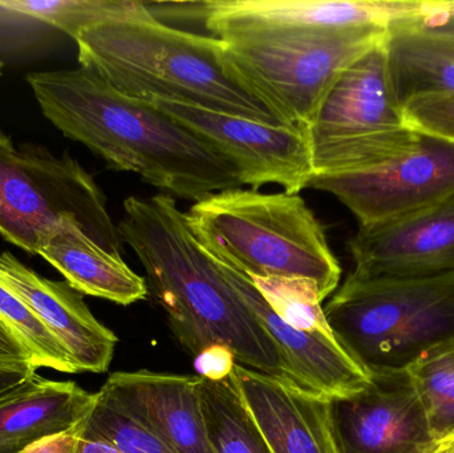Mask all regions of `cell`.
<instances>
[{
    "instance_id": "24",
    "label": "cell",
    "mask_w": 454,
    "mask_h": 453,
    "mask_svg": "<svg viewBox=\"0 0 454 453\" xmlns=\"http://www.w3.org/2000/svg\"><path fill=\"white\" fill-rule=\"evenodd\" d=\"M136 0H7L0 8L44 21L74 39L85 27L104 19L122 15L135 5Z\"/></svg>"
},
{
    "instance_id": "5",
    "label": "cell",
    "mask_w": 454,
    "mask_h": 453,
    "mask_svg": "<svg viewBox=\"0 0 454 453\" xmlns=\"http://www.w3.org/2000/svg\"><path fill=\"white\" fill-rule=\"evenodd\" d=\"M323 310L339 345L370 377L408 372L454 346V276H348Z\"/></svg>"
},
{
    "instance_id": "2",
    "label": "cell",
    "mask_w": 454,
    "mask_h": 453,
    "mask_svg": "<svg viewBox=\"0 0 454 453\" xmlns=\"http://www.w3.org/2000/svg\"><path fill=\"white\" fill-rule=\"evenodd\" d=\"M117 229L145 269L149 293L176 340L194 359L223 348L246 369L293 382L271 338L200 246L172 196L129 197Z\"/></svg>"
},
{
    "instance_id": "8",
    "label": "cell",
    "mask_w": 454,
    "mask_h": 453,
    "mask_svg": "<svg viewBox=\"0 0 454 453\" xmlns=\"http://www.w3.org/2000/svg\"><path fill=\"white\" fill-rule=\"evenodd\" d=\"M66 218L96 244L121 255L119 229L95 178L68 154L55 156L36 144L15 146L0 130V236L37 255Z\"/></svg>"
},
{
    "instance_id": "13",
    "label": "cell",
    "mask_w": 454,
    "mask_h": 453,
    "mask_svg": "<svg viewBox=\"0 0 454 453\" xmlns=\"http://www.w3.org/2000/svg\"><path fill=\"white\" fill-rule=\"evenodd\" d=\"M356 279L454 276V197L410 217L359 226L349 239Z\"/></svg>"
},
{
    "instance_id": "33",
    "label": "cell",
    "mask_w": 454,
    "mask_h": 453,
    "mask_svg": "<svg viewBox=\"0 0 454 453\" xmlns=\"http://www.w3.org/2000/svg\"><path fill=\"white\" fill-rule=\"evenodd\" d=\"M3 66H4V64H3V61L0 60V76H2Z\"/></svg>"
},
{
    "instance_id": "20",
    "label": "cell",
    "mask_w": 454,
    "mask_h": 453,
    "mask_svg": "<svg viewBox=\"0 0 454 453\" xmlns=\"http://www.w3.org/2000/svg\"><path fill=\"white\" fill-rule=\"evenodd\" d=\"M387 58L397 100L454 93V35L434 34L412 24L387 32Z\"/></svg>"
},
{
    "instance_id": "17",
    "label": "cell",
    "mask_w": 454,
    "mask_h": 453,
    "mask_svg": "<svg viewBox=\"0 0 454 453\" xmlns=\"http://www.w3.org/2000/svg\"><path fill=\"white\" fill-rule=\"evenodd\" d=\"M234 372L243 399L272 453H336L327 399L238 363Z\"/></svg>"
},
{
    "instance_id": "14",
    "label": "cell",
    "mask_w": 454,
    "mask_h": 453,
    "mask_svg": "<svg viewBox=\"0 0 454 453\" xmlns=\"http://www.w3.org/2000/svg\"><path fill=\"white\" fill-rule=\"evenodd\" d=\"M215 262L271 338L294 385L325 399L352 395L368 385L370 375L343 350L330 327L303 330L287 324L247 276Z\"/></svg>"
},
{
    "instance_id": "18",
    "label": "cell",
    "mask_w": 454,
    "mask_h": 453,
    "mask_svg": "<svg viewBox=\"0 0 454 453\" xmlns=\"http://www.w3.org/2000/svg\"><path fill=\"white\" fill-rule=\"evenodd\" d=\"M40 257L60 271L80 294L129 306L148 297L145 278L96 244L71 218L59 223L39 250Z\"/></svg>"
},
{
    "instance_id": "23",
    "label": "cell",
    "mask_w": 454,
    "mask_h": 453,
    "mask_svg": "<svg viewBox=\"0 0 454 453\" xmlns=\"http://www.w3.org/2000/svg\"><path fill=\"white\" fill-rule=\"evenodd\" d=\"M408 374L436 441L454 436V346L419 362Z\"/></svg>"
},
{
    "instance_id": "26",
    "label": "cell",
    "mask_w": 454,
    "mask_h": 453,
    "mask_svg": "<svg viewBox=\"0 0 454 453\" xmlns=\"http://www.w3.org/2000/svg\"><path fill=\"white\" fill-rule=\"evenodd\" d=\"M403 108L418 132L454 141V93L413 98Z\"/></svg>"
},
{
    "instance_id": "27",
    "label": "cell",
    "mask_w": 454,
    "mask_h": 453,
    "mask_svg": "<svg viewBox=\"0 0 454 453\" xmlns=\"http://www.w3.org/2000/svg\"><path fill=\"white\" fill-rule=\"evenodd\" d=\"M87 419L72 426L68 430L43 436L19 453H74L84 433Z\"/></svg>"
},
{
    "instance_id": "15",
    "label": "cell",
    "mask_w": 454,
    "mask_h": 453,
    "mask_svg": "<svg viewBox=\"0 0 454 453\" xmlns=\"http://www.w3.org/2000/svg\"><path fill=\"white\" fill-rule=\"evenodd\" d=\"M98 395L176 453H215L202 414L200 375L114 372Z\"/></svg>"
},
{
    "instance_id": "16",
    "label": "cell",
    "mask_w": 454,
    "mask_h": 453,
    "mask_svg": "<svg viewBox=\"0 0 454 453\" xmlns=\"http://www.w3.org/2000/svg\"><path fill=\"white\" fill-rule=\"evenodd\" d=\"M0 281L60 340L77 372L101 374L109 369L117 337L95 318L74 287L44 278L10 252L0 253Z\"/></svg>"
},
{
    "instance_id": "1",
    "label": "cell",
    "mask_w": 454,
    "mask_h": 453,
    "mask_svg": "<svg viewBox=\"0 0 454 453\" xmlns=\"http://www.w3.org/2000/svg\"><path fill=\"white\" fill-rule=\"evenodd\" d=\"M27 82L45 119L66 137L164 194L196 204L243 186L238 168L201 137L82 66L32 72Z\"/></svg>"
},
{
    "instance_id": "19",
    "label": "cell",
    "mask_w": 454,
    "mask_h": 453,
    "mask_svg": "<svg viewBox=\"0 0 454 453\" xmlns=\"http://www.w3.org/2000/svg\"><path fill=\"white\" fill-rule=\"evenodd\" d=\"M96 394L74 382L35 374L0 396V453H19L43 436L61 433L90 417Z\"/></svg>"
},
{
    "instance_id": "29",
    "label": "cell",
    "mask_w": 454,
    "mask_h": 453,
    "mask_svg": "<svg viewBox=\"0 0 454 453\" xmlns=\"http://www.w3.org/2000/svg\"><path fill=\"white\" fill-rule=\"evenodd\" d=\"M36 370L29 361L0 359V396L31 379Z\"/></svg>"
},
{
    "instance_id": "6",
    "label": "cell",
    "mask_w": 454,
    "mask_h": 453,
    "mask_svg": "<svg viewBox=\"0 0 454 453\" xmlns=\"http://www.w3.org/2000/svg\"><path fill=\"white\" fill-rule=\"evenodd\" d=\"M387 32L363 26L243 35L220 39V58L283 125L304 132L339 74Z\"/></svg>"
},
{
    "instance_id": "9",
    "label": "cell",
    "mask_w": 454,
    "mask_h": 453,
    "mask_svg": "<svg viewBox=\"0 0 454 453\" xmlns=\"http://www.w3.org/2000/svg\"><path fill=\"white\" fill-rule=\"evenodd\" d=\"M420 133L396 159L360 172L312 176L307 188L346 205L359 226L410 217L454 197V141Z\"/></svg>"
},
{
    "instance_id": "25",
    "label": "cell",
    "mask_w": 454,
    "mask_h": 453,
    "mask_svg": "<svg viewBox=\"0 0 454 453\" xmlns=\"http://www.w3.org/2000/svg\"><path fill=\"white\" fill-rule=\"evenodd\" d=\"M84 433L111 444L121 453H176L148 428L103 401L98 393Z\"/></svg>"
},
{
    "instance_id": "21",
    "label": "cell",
    "mask_w": 454,
    "mask_h": 453,
    "mask_svg": "<svg viewBox=\"0 0 454 453\" xmlns=\"http://www.w3.org/2000/svg\"><path fill=\"white\" fill-rule=\"evenodd\" d=\"M200 395L215 453H272L243 399L234 367L221 378L200 377Z\"/></svg>"
},
{
    "instance_id": "28",
    "label": "cell",
    "mask_w": 454,
    "mask_h": 453,
    "mask_svg": "<svg viewBox=\"0 0 454 453\" xmlns=\"http://www.w3.org/2000/svg\"><path fill=\"white\" fill-rule=\"evenodd\" d=\"M412 26L434 34L454 35V2H428L426 12Z\"/></svg>"
},
{
    "instance_id": "31",
    "label": "cell",
    "mask_w": 454,
    "mask_h": 453,
    "mask_svg": "<svg viewBox=\"0 0 454 453\" xmlns=\"http://www.w3.org/2000/svg\"><path fill=\"white\" fill-rule=\"evenodd\" d=\"M74 453H121L117 451L114 447L111 444L106 443L104 441H100L98 438H92V436L85 435L82 433V439H80L79 444Z\"/></svg>"
},
{
    "instance_id": "32",
    "label": "cell",
    "mask_w": 454,
    "mask_h": 453,
    "mask_svg": "<svg viewBox=\"0 0 454 453\" xmlns=\"http://www.w3.org/2000/svg\"><path fill=\"white\" fill-rule=\"evenodd\" d=\"M432 453H454V436L437 441Z\"/></svg>"
},
{
    "instance_id": "10",
    "label": "cell",
    "mask_w": 454,
    "mask_h": 453,
    "mask_svg": "<svg viewBox=\"0 0 454 453\" xmlns=\"http://www.w3.org/2000/svg\"><path fill=\"white\" fill-rule=\"evenodd\" d=\"M152 104L229 159L251 191L279 185L299 194L314 176L303 130L173 101Z\"/></svg>"
},
{
    "instance_id": "12",
    "label": "cell",
    "mask_w": 454,
    "mask_h": 453,
    "mask_svg": "<svg viewBox=\"0 0 454 453\" xmlns=\"http://www.w3.org/2000/svg\"><path fill=\"white\" fill-rule=\"evenodd\" d=\"M427 5L424 0H210L204 23L217 39L363 26L389 29L416 23Z\"/></svg>"
},
{
    "instance_id": "3",
    "label": "cell",
    "mask_w": 454,
    "mask_h": 453,
    "mask_svg": "<svg viewBox=\"0 0 454 453\" xmlns=\"http://www.w3.org/2000/svg\"><path fill=\"white\" fill-rule=\"evenodd\" d=\"M74 40L80 66L128 98L188 104L283 125L226 71L220 39L156 20L143 2L85 27Z\"/></svg>"
},
{
    "instance_id": "30",
    "label": "cell",
    "mask_w": 454,
    "mask_h": 453,
    "mask_svg": "<svg viewBox=\"0 0 454 453\" xmlns=\"http://www.w3.org/2000/svg\"><path fill=\"white\" fill-rule=\"evenodd\" d=\"M0 359L31 361V354L15 332L0 319Z\"/></svg>"
},
{
    "instance_id": "11",
    "label": "cell",
    "mask_w": 454,
    "mask_h": 453,
    "mask_svg": "<svg viewBox=\"0 0 454 453\" xmlns=\"http://www.w3.org/2000/svg\"><path fill=\"white\" fill-rule=\"evenodd\" d=\"M336 453H432L437 441L408 372L371 375L359 393L327 399Z\"/></svg>"
},
{
    "instance_id": "4",
    "label": "cell",
    "mask_w": 454,
    "mask_h": 453,
    "mask_svg": "<svg viewBox=\"0 0 454 453\" xmlns=\"http://www.w3.org/2000/svg\"><path fill=\"white\" fill-rule=\"evenodd\" d=\"M185 215L207 254L248 278L309 279L323 301L338 289L339 261L299 194L230 189L196 202Z\"/></svg>"
},
{
    "instance_id": "7",
    "label": "cell",
    "mask_w": 454,
    "mask_h": 453,
    "mask_svg": "<svg viewBox=\"0 0 454 453\" xmlns=\"http://www.w3.org/2000/svg\"><path fill=\"white\" fill-rule=\"evenodd\" d=\"M384 40L339 74L304 130L314 176L370 169L418 143L392 85Z\"/></svg>"
},
{
    "instance_id": "22",
    "label": "cell",
    "mask_w": 454,
    "mask_h": 453,
    "mask_svg": "<svg viewBox=\"0 0 454 453\" xmlns=\"http://www.w3.org/2000/svg\"><path fill=\"white\" fill-rule=\"evenodd\" d=\"M0 319L15 332L31 354L36 369H52L66 374H77L71 355L60 340L35 316L34 311L0 281Z\"/></svg>"
}]
</instances>
